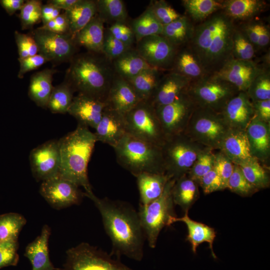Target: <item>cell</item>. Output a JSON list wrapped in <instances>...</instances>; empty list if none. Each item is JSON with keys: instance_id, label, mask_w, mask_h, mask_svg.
I'll list each match as a JSON object with an SVG mask.
<instances>
[{"instance_id": "30bf717a", "label": "cell", "mask_w": 270, "mask_h": 270, "mask_svg": "<svg viewBox=\"0 0 270 270\" xmlns=\"http://www.w3.org/2000/svg\"><path fill=\"white\" fill-rule=\"evenodd\" d=\"M124 118L127 134L160 146L164 144L166 138L150 101H140Z\"/></svg>"}, {"instance_id": "f1b7e54d", "label": "cell", "mask_w": 270, "mask_h": 270, "mask_svg": "<svg viewBox=\"0 0 270 270\" xmlns=\"http://www.w3.org/2000/svg\"><path fill=\"white\" fill-rule=\"evenodd\" d=\"M136 178L141 205H146L158 198L171 179L165 174L151 172H142Z\"/></svg>"}, {"instance_id": "7a4b0ae2", "label": "cell", "mask_w": 270, "mask_h": 270, "mask_svg": "<svg viewBox=\"0 0 270 270\" xmlns=\"http://www.w3.org/2000/svg\"><path fill=\"white\" fill-rule=\"evenodd\" d=\"M236 26L221 10L194 27L188 44L208 74L217 72L232 58V37Z\"/></svg>"}, {"instance_id": "91938a15", "label": "cell", "mask_w": 270, "mask_h": 270, "mask_svg": "<svg viewBox=\"0 0 270 270\" xmlns=\"http://www.w3.org/2000/svg\"><path fill=\"white\" fill-rule=\"evenodd\" d=\"M258 22H248L240 28L254 46L258 42Z\"/></svg>"}, {"instance_id": "be15d7a7", "label": "cell", "mask_w": 270, "mask_h": 270, "mask_svg": "<svg viewBox=\"0 0 270 270\" xmlns=\"http://www.w3.org/2000/svg\"><path fill=\"white\" fill-rule=\"evenodd\" d=\"M24 2V0H0L1 6L10 16H12L18 10H20Z\"/></svg>"}, {"instance_id": "7c38bea8", "label": "cell", "mask_w": 270, "mask_h": 270, "mask_svg": "<svg viewBox=\"0 0 270 270\" xmlns=\"http://www.w3.org/2000/svg\"><path fill=\"white\" fill-rule=\"evenodd\" d=\"M196 108L186 91L172 102L155 108L166 138L184 133Z\"/></svg>"}, {"instance_id": "4316f807", "label": "cell", "mask_w": 270, "mask_h": 270, "mask_svg": "<svg viewBox=\"0 0 270 270\" xmlns=\"http://www.w3.org/2000/svg\"><path fill=\"white\" fill-rule=\"evenodd\" d=\"M171 71L180 74L192 82L208 74L188 44L178 48Z\"/></svg>"}, {"instance_id": "816d5d0a", "label": "cell", "mask_w": 270, "mask_h": 270, "mask_svg": "<svg viewBox=\"0 0 270 270\" xmlns=\"http://www.w3.org/2000/svg\"><path fill=\"white\" fill-rule=\"evenodd\" d=\"M18 240L0 242V268L16 266L19 260Z\"/></svg>"}, {"instance_id": "2e32d148", "label": "cell", "mask_w": 270, "mask_h": 270, "mask_svg": "<svg viewBox=\"0 0 270 270\" xmlns=\"http://www.w3.org/2000/svg\"><path fill=\"white\" fill-rule=\"evenodd\" d=\"M32 174L37 181L58 175L60 155L58 140H52L32 149L30 154Z\"/></svg>"}, {"instance_id": "5b68a950", "label": "cell", "mask_w": 270, "mask_h": 270, "mask_svg": "<svg viewBox=\"0 0 270 270\" xmlns=\"http://www.w3.org/2000/svg\"><path fill=\"white\" fill-rule=\"evenodd\" d=\"M113 148L118 164L135 177L142 172L165 174L161 146L126 134Z\"/></svg>"}, {"instance_id": "681fc988", "label": "cell", "mask_w": 270, "mask_h": 270, "mask_svg": "<svg viewBox=\"0 0 270 270\" xmlns=\"http://www.w3.org/2000/svg\"><path fill=\"white\" fill-rule=\"evenodd\" d=\"M130 48L115 38L105 28L102 54L107 59L112 62Z\"/></svg>"}, {"instance_id": "6125c7cd", "label": "cell", "mask_w": 270, "mask_h": 270, "mask_svg": "<svg viewBox=\"0 0 270 270\" xmlns=\"http://www.w3.org/2000/svg\"><path fill=\"white\" fill-rule=\"evenodd\" d=\"M258 42L257 46L264 48L268 45L270 40V30L267 26L262 22H258Z\"/></svg>"}, {"instance_id": "7bdbcfd3", "label": "cell", "mask_w": 270, "mask_h": 270, "mask_svg": "<svg viewBox=\"0 0 270 270\" xmlns=\"http://www.w3.org/2000/svg\"><path fill=\"white\" fill-rule=\"evenodd\" d=\"M252 102L270 100V72L264 70L251 82L246 92Z\"/></svg>"}, {"instance_id": "ab89813d", "label": "cell", "mask_w": 270, "mask_h": 270, "mask_svg": "<svg viewBox=\"0 0 270 270\" xmlns=\"http://www.w3.org/2000/svg\"><path fill=\"white\" fill-rule=\"evenodd\" d=\"M74 90L66 81L54 86L46 108L53 114H65L68 112L73 98Z\"/></svg>"}, {"instance_id": "f907efd6", "label": "cell", "mask_w": 270, "mask_h": 270, "mask_svg": "<svg viewBox=\"0 0 270 270\" xmlns=\"http://www.w3.org/2000/svg\"><path fill=\"white\" fill-rule=\"evenodd\" d=\"M14 34L19 55L18 58H23L38 54V47L31 33L26 34L16 30Z\"/></svg>"}, {"instance_id": "bcb514c9", "label": "cell", "mask_w": 270, "mask_h": 270, "mask_svg": "<svg viewBox=\"0 0 270 270\" xmlns=\"http://www.w3.org/2000/svg\"><path fill=\"white\" fill-rule=\"evenodd\" d=\"M210 150L206 148L202 152L186 174L198 184L200 180L214 168V154Z\"/></svg>"}, {"instance_id": "603a6c76", "label": "cell", "mask_w": 270, "mask_h": 270, "mask_svg": "<svg viewBox=\"0 0 270 270\" xmlns=\"http://www.w3.org/2000/svg\"><path fill=\"white\" fill-rule=\"evenodd\" d=\"M219 149L236 165L254 158L252 154L244 130L229 128L221 142Z\"/></svg>"}, {"instance_id": "ffe728a7", "label": "cell", "mask_w": 270, "mask_h": 270, "mask_svg": "<svg viewBox=\"0 0 270 270\" xmlns=\"http://www.w3.org/2000/svg\"><path fill=\"white\" fill-rule=\"evenodd\" d=\"M192 82L190 78L171 71L162 76L148 100L155 108L169 104L186 92Z\"/></svg>"}, {"instance_id": "277c9868", "label": "cell", "mask_w": 270, "mask_h": 270, "mask_svg": "<svg viewBox=\"0 0 270 270\" xmlns=\"http://www.w3.org/2000/svg\"><path fill=\"white\" fill-rule=\"evenodd\" d=\"M96 142L94 133L79 124L74 130L58 140L60 155L58 176L83 187L86 194L93 192L88 166Z\"/></svg>"}, {"instance_id": "9c48e42d", "label": "cell", "mask_w": 270, "mask_h": 270, "mask_svg": "<svg viewBox=\"0 0 270 270\" xmlns=\"http://www.w3.org/2000/svg\"><path fill=\"white\" fill-rule=\"evenodd\" d=\"M186 92L196 106L220 112L228 102L240 91L230 82L212 74L192 82Z\"/></svg>"}, {"instance_id": "c3c4849f", "label": "cell", "mask_w": 270, "mask_h": 270, "mask_svg": "<svg viewBox=\"0 0 270 270\" xmlns=\"http://www.w3.org/2000/svg\"><path fill=\"white\" fill-rule=\"evenodd\" d=\"M148 8L162 26L170 23L182 16L164 0H152Z\"/></svg>"}, {"instance_id": "e0dca14e", "label": "cell", "mask_w": 270, "mask_h": 270, "mask_svg": "<svg viewBox=\"0 0 270 270\" xmlns=\"http://www.w3.org/2000/svg\"><path fill=\"white\" fill-rule=\"evenodd\" d=\"M264 70L252 60L232 58L214 74L234 86L238 91L246 92L254 78Z\"/></svg>"}, {"instance_id": "9a60e30c", "label": "cell", "mask_w": 270, "mask_h": 270, "mask_svg": "<svg viewBox=\"0 0 270 270\" xmlns=\"http://www.w3.org/2000/svg\"><path fill=\"white\" fill-rule=\"evenodd\" d=\"M39 191L45 200L57 210L79 204L84 196L78 186L58 175L42 182Z\"/></svg>"}, {"instance_id": "ba28073f", "label": "cell", "mask_w": 270, "mask_h": 270, "mask_svg": "<svg viewBox=\"0 0 270 270\" xmlns=\"http://www.w3.org/2000/svg\"><path fill=\"white\" fill-rule=\"evenodd\" d=\"M229 128L220 112L196 106L183 134L194 142L212 150L219 148Z\"/></svg>"}, {"instance_id": "7dc6e473", "label": "cell", "mask_w": 270, "mask_h": 270, "mask_svg": "<svg viewBox=\"0 0 270 270\" xmlns=\"http://www.w3.org/2000/svg\"><path fill=\"white\" fill-rule=\"evenodd\" d=\"M226 188L244 196L252 194L258 190L246 180L238 166L235 164L232 173L228 181Z\"/></svg>"}, {"instance_id": "ee69618b", "label": "cell", "mask_w": 270, "mask_h": 270, "mask_svg": "<svg viewBox=\"0 0 270 270\" xmlns=\"http://www.w3.org/2000/svg\"><path fill=\"white\" fill-rule=\"evenodd\" d=\"M254 47L242 30L236 28L232 37V58L240 60H252L255 55Z\"/></svg>"}, {"instance_id": "11a10c76", "label": "cell", "mask_w": 270, "mask_h": 270, "mask_svg": "<svg viewBox=\"0 0 270 270\" xmlns=\"http://www.w3.org/2000/svg\"><path fill=\"white\" fill-rule=\"evenodd\" d=\"M198 184L205 194L226 188L222 181L214 168L200 180Z\"/></svg>"}, {"instance_id": "60d3db41", "label": "cell", "mask_w": 270, "mask_h": 270, "mask_svg": "<svg viewBox=\"0 0 270 270\" xmlns=\"http://www.w3.org/2000/svg\"><path fill=\"white\" fill-rule=\"evenodd\" d=\"M26 222L25 218L18 213L8 212L0 215V242L18 240L19 234Z\"/></svg>"}, {"instance_id": "4fadbf2b", "label": "cell", "mask_w": 270, "mask_h": 270, "mask_svg": "<svg viewBox=\"0 0 270 270\" xmlns=\"http://www.w3.org/2000/svg\"><path fill=\"white\" fill-rule=\"evenodd\" d=\"M38 47V54L54 64L70 62L78 46L70 34H61L38 28L31 32Z\"/></svg>"}, {"instance_id": "680465c9", "label": "cell", "mask_w": 270, "mask_h": 270, "mask_svg": "<svg viewBox=\"0 0 270 270\" xmlns=\"http://www.w3.org/2000/svg\"><path fill=\"white\" fill-rule=\"evenodd\" d=\"M254 116L268 122L270 120V100L252 102Z\"/></svg>"}, {"instance_id": "f5cc1de1", "label": "cell", "mask_w": 270, "mask_h": 270, "mask_svg": "<svg viewBox=\"0 0 270 270\" xmlns=\"http://www.w3.org/2000/svg\"><path fill=\"white\" fill-rule=\"evenodd\" d=\"M234 164L221 152L214 154V168L215 170L226 188L228 178L232 173Z\"/></svg>"}, {"instance_id": "f35d334b", "label": "cell", "mask_w": 270, "mask_h": 270, "mask_svg": "<svg viewBox=\"0 0 270 270\" xmlns=\"http://www.w3.org/2000/svg\"><path fill=\"white\" fill-rule=\"evenodd\" d=\"M182 2L190 17L195 22H201L221 10L223 0H183Z\"/></svg>"}, {"instance_id": "d6986e66", "label": "cell", "mask_w": 270, "mask_h": 270, "mask_svg": "<svg viewBox=\"0 0 270 270\" xmlns=\"http://www.w3.org/2000/svg\"><path fill=\"white\" fill-rule=\"evenodd\" d=\"M230 128L246 130L254 116L252 103L246 92H239L220 112Z\"/></svg>"}, {"instance_id": "cb8c5ba5", "label": "cell", "mask_w": 270, "mask_h": 270, "mask_svg": "<svg viewBox=\"0 0 270 270\" xmlns=\"http://www.w3.org/2000/svg\"><path fill=\"white\" fill-rule=\"evenodd\" d=\"M50 228L44 224L40 234L26 248L24 256L30 261L32 270H58L50 260L48 252V240Z\"/></svg>"}, {"instance_id": "74e56055", "label": "cell", "mask_w": 270, "mask_h": 270, "mask_svg": "<svg viewBox=\"0 0 270 270\" xmlns=\"http://www.w3.org/2000/svg\"><path fill=\"white\" fill-rule=\"evenodd\" d=\"M128 25L134 34L136 42L145 37L160 35L163 28L162 25L148 7L140 16L132 20Z\"/></svg>"}, {"instance_id": "52a82bcc", "label": "cell", "mask_w": 270, "mask_h": 270, "mask_svg": "<svg viewBox=\"0 0 270 270\" xmlns=\"http://www.w3.org/2000/svg\"><path fill=\"white\" fill-rule=\"evenodd\" d=\"M161 148L165 174L176 180L188 174L200 154L208 148L182 133L166 138Z\"/></svg>"}, {"instance_id": "e575fe53", "label": "cell", "mask_w": 270, "mask_h": 270, "mask_svg": "<svg viewBox=\"0 0 270 270\" xmlns=\"http://www.w3.org/2000/svg\"><path fill=\"white\" fill-rule=\"evenodd\" d=\"M197 184L186 174L176 180L172 190L173 201L184 212H188L198 198Z\"/></svg>"}, {"instance_id": "6da1fadb", "label": "cell", "mask_w": 270, "mask_h": 270, "mask_svg": "<svg viewBox=\"0 0 270 270\" xmlns=\"http://www.w3.org/2000/svg\"><path fill=\"white\" fill-rule=\"evenodd\" d=\"M84 196L94 202L101 215L104 229L112 242L110 254L118 259L124 256L142 260L146 239L138 212L132 205L120 200L100 198L93 192H84Z\"/></svg>"}, {"instance_id": "e7e4bbea", "label": "cell", "mask_w": 270, "mask_h": 270, "mask_svg": "<svg viewBox=\"0 0 270 270\" xmlns=\"http://www.w3.org/2000/svg\"><path fill=\"white\" fill-rule=\"evenodd\" d=\"M79 0H50L47 3L50 4L60 10H68L74 6Z\"/></svg>"}, {"instance_id": "f546056e", "label": "cell", "mask_w": 270, "mask_h": 270, "mask_svg": "<svg viewBox=\"0 0 270 270\" xmlns=\"http://www.w3.org/2000/svg\"><path fill=\"white\" fill-rule=\"evenodd\" d=\"M57 71L46 68L34 74L30 78L28 95L38 106L46 108L52 91L53 76Z\"/></svg>"}, {"instance_id": "1f68e13d", "label": "cell", "mask_w": 270, "mask_h": 270, "mask_svg": "<svg viewBox=\"0 0 270 270\" xmlns=\"http://www.w3.org/2000/svg\"><path fill=\"white\" fill-rule=\"evenodd\" d=\"M114 72L130 80L143 71L152 68L138 54L135 48H132L112 62Z\"/></svg>"}, {"instance_id": "3957f363", "label": "cell", "mask_w": 270, "mask_h": 270, "mask_svg": "<svg viewBox=\"0 0 270 270\" xmlns=\"http://www.w3.org/2000/svg\"><path fill=\"white\" fill-rule=\"evenodd\" d=\"M114 75L111 61L102 54L88 52L70 61L64 80L74 92L106 102Z\"/></svg>"}, {"instance_id": "8992f818", "label": "cell", "mask_w": 270, "mask_h": 270, "mask_svg": "<svg viewBox=\"0 0 270 270\" xmlns=\"http://www.w3.org/2000/svg\"><path fill=\"white\" fill-rule=\"evenodd\" d=\"M176 180L167 182L160 196L146 204H139L138 212L146 239L150 248H156L158 236L165 227L169 226L171 217L176 216L172 190Z\"/></svg>"}, {"instance_id": "9f6ffc18", "label": "cell", "mask_w": 270, "mask_h": 270, "mask_svg": "<svg viewBox=\"0 0 270 270\" xmlns=\"http://www.w3.org/2000/svg\"><path fill=\"white\" fill-rule=\"evenodd\" d=\"M18 60L20 62V70L18 74L19 78H22L26 73L39 68L48 62L44 56L40 54L23 58H18Z\"/></svg>"}, {"instance_id": "8fae6325", "label": "cell", "mask_w": 270, "mask_h": 270, "mask_svg": "<svg viewBox=\"0 0 270 270\" xmlns=\"http://www.w3.org/2000/svg\"><path fill=\"white\" fill-rule=\"evenodd\" d=\"M64 270H133L100 248L82 242L66 252Z\"/></svg>"}, {"instance_id": "ac0fdd59", "label": "cell", "mask_w": 270, "mask_h": 270, "mask_svg": "<svg viewBox=\"0 0 270 270\" xmlns=\"http://www.w3.org/2000/svg\"><path fill=\"white\" fill-rule=\"evenodd\" d=\"M106 106V104L104 100L78 94L74 97L68 113L74 116L78 124L95 128Z\"/></svg>"}, {"instance_id": "5bb4252c", "label": "cell", "mask_w": 270, "mask_h": 270, "mask_svg": "<svg viewBox=\"0 0 270 270\" xmlns=\"http://www.w3.org/2000/svg\"><path fill=\"white\" fill-rule=\"evenodd\" d=\"M136 43L135 49L150 66L171 70L178 48L161 35L145 37Z\"/></svg>"}, {"instance_id": "94428289", "label": "cell", "mask_w": 270, "mask_h": 270, "mask_svg": "<svg viewBox=\"0 0 270 270\" xmlns=\"http://www.w3.org/2000/svg\"><path fill=\"white\" fill-rule=\"evenodd\" d=\"M61 10L54 5L47 3L42 6V25L54 20L60 14Z\"/></svg>"}, {"instance_id": "f6af8a7d", "label": "cell", "mask_w": 270, "mask_h": 270, "mask_svg": "<svg viewBox=\"0 0 270 270\" xmlns=\"http://www.w3.org/2000/svg\"><path fill=\"white\" fill-rule=\"evenodd\" d=\"M42 2L40 0H28L25 2L18 16L22 29L31 28L42 21Z\"/></svg>"}, {"instance_id": "4dcf8cb0", "label": "cell", "mask_w": 270, "mask_h": 270, "mask_svg": "<svg viewBox=\"0 0 270 270\" xmlns=\"http://www.w3.org/2000/svg\"><path fill=\"white\" fill-rule=\"evenodd\" d=\"M267 6L262 0H223L222 10L234 20L250 21L263 12Z\"/></svg>"}, {"instance_id": "6f0895ef", "label": "cell", "mask_w": 270, "mask_h": 270, "mask_svg": "<svg viewBox=\"0 0 270 270\" xmlns=\"http://www.w3.org/2000/svg\"><path fill=\"white\" fill-rule=\"evenodd\" d=\"M39 28L56 33L70 34L68 20L64 12Z\"/></svg>"}, {"instance_id": "b9f144b4", "label": "cell", "mask_w": 270, "mask_h": 270, "mask_svg": "<svg viewBox=\"0 0 270 270\" xmlns=\"http://www.w3.org/2000/svg\"><path fill=\"white\" fill-rule=\"evenodd\" d=\"M238 166L248 182L257 190L268 186V176L256 158Z\"/></svg>"}, {"instance_id": "d4e9b609", "label": "cell", "mask_w": 270, "mask_h": 270, "mask_svg": "<svg viewBox=\"0 0 270 270\" xmlns=\"http://www.w3.org/2000/svg\"><path fill=\"white\" fill-rule=\"evenodd\" d=\"M177 222H183L186 224L188 232L186 240L190 242L194 253H196L200 244L206 242L208 244L212 257L216 258L213 250V243L216 237V232L214 228L191 219L188 212H184V216L181 218L171 217L169 226Z\"/></svg>"}, {"instance_id": "484cf974", "label": "cell", "mask_w": 270, "mask_h": 270, "mask_svg": "<svg viewBox=\"0 0 270 270\" xmlns=\"http://www.w3.org/2000/svg\"><path fill=\"white\" fill-rule=\"evenodd\" d=\"M252 156L256 159L268 157L270 148L268 123L254 116L246 129Z\"/></svg>"}, {"instance_id": "d590c367", "label": "cell", "mask_w": 270, "mask_h": 270, "mask_svg": "<svg viewBox=\"0 0 270 270\" xmlns=\"http://www.w3.org/2000/svg\"><path fill=\"white\" fill-rule=\"evenodd\" d=\"M161 72L152 68L127 80L140 100H148L150 98L162 76Z\"/></svg>"}, {"instance_id": "7402d4cb", "label": "cell", "mask_w": 270, "mask_h": 270, "mask_svg": "<svg viewBox=\"0 0 270 270\" xmlns=\"http://www.w3.org/2000/svg\"><path fill=\"white\" fill-rule=\"evenodd\" d=\"M140 101L128 82L115 73L106 100L107 106L124 116Z\"/></svg>"}, {"instance_id": "836d02e7", "label": "cell", "mask_w": 270, "mask_h": 270, "mask_svg": "<svg viewBox=\"0 0 270 270\" xmlns=\"http://www.w3.org/2000/svg\"><path fill=\"white\" fill-rule=\"evenodd\" d=\"M64 12L68 20L70 34L72 36L96 14V1L79 0L72 8Z\"/></svg>"}, {"instance_id": "44dd1931", "label": "cell", "mask_w": 270, "mask_h": 270, "mask_svg": "<svg viewBox=\"0 0 270 270\" xmlns=\"http://www.w3.org/2000/svg\"><path fill=\"white\" fill-rule=\"evenodd\" d=\"M96 142L114 148L127 134L124 116L106 106L94 128Z\"/></svg>"}, {"instance_id": "db71d44e", "label": "cell", "mask_w": 270, "mask_h": 270, "mask_svg": "<svg viewBox=\"0 0 270 270\" xmlns=\"http://www.w3.org/2000/svg\"><path fill=\"white\" fill-rule=\"evenodd\" d=\"M106 28L117 40L128 46L132 48L136 42L135 36L132 28L127 24L116 23Z\"/></svg>"}, {"instance_id": "83f0119b", "label": "cell", "mask_w": 270, "mask_h": 270, "mask_svg": "<svg viewBox=\"0 0 270 270\" xmlns=\"http://www.w3.org/2000/svg\"><path fill=\"white\" fill-rule=\"evenodd\" d=\"M104 31V23L96 14L72 38L78 46L84 47L88 52L102 54Z\"/></svg>"}, {"instance_id": "8d00e7d4", "label": "cell", "mask_w": 270, "mask_h": 270, "mask_svg": "<svg viewBox=\"0 0 270 270\" xmlns=\"http://www.w3.org/2000/svg\"><path fill=\"white\" fill-rule=\"evenodd\" d=\"M96 14L104 23L127 24L128 14L122 0H96Z\"/></svg>"}, {"instance_id": "d6a6232c", "label": "cell", "mask_w": 270, "mask_h": 270, "mask_svg": "<svg viewBox=\"0 0 270 270\" xmlns=\"http://www.w3.org/2000/svg\"><path fill=\"white\" fill-rule=\"evenodd\" d=\"M194 27L188 16L182 15L176 20L163 26L160 35L179 48L190 42L194 35Z\"/></svg>"}]
</instances>
